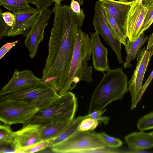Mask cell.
Returning <instances> with one entry per match:
<instances>
[{
    "label": "cell",
    "mask_w": 153,
    "mask_h": 153,
    "mask_svg": "<svg viewBox=\"0 0 153 153\" xmlns=\"http://www.w3.org/2000/svg\"><path fill=\"white\" fill-rule=\"evenodd\" d=\"M52 12L54 15L53 23L41 79L60 95L63 94L77 34L85 15L84 13L77 14L70 5H62L61 3L55 4Z\"/></svg>",
    "instance_id": "obj_1"
},
{
    "label": "cell",
    "mask_w": 153,
    "mask_h": 153,
    "mask_svg": "<svg viewBox=\"0 0 153 153\" xmlns=\"http://www.w3.org/2000/svg\"><path fill=\"white\" fill-rule=\"evenodd\" d=\"M95 88L90 103L89 113L103 110L111 102L122 99L128 91L126 74L122 68L110 70Z\"/></svg>",
    "instance_id": "obj_2"
},
{
    "label": "cell",
    "mask_w": 153,
    "mask_h": 153,
    "mask_svg": "<svg viewBox=\"0 0 153 153\" xmlns=\"http://www.w3.org/2000/svg\"><path fill=\"white\" fill-rule=\"evenodd\" d=\"M90 38L88 34L80 28L72 58L68 76L64 88L63 94L75 88L81 81H92V68L87 61L90 60L91 53Z\"/></svg>",
    "instance_id": "obj_3"
},
{
    "label": "cell",
    "mask_w": 153,
    "mask_h": 153,
    "mask_svg": "<svg viewBox=\"0 0 153 153\" xmlns=\"http://www.w3.org/2000/svg\"><path fill=\"white\" fill-rule=\"evenodd\" d=\"M77 108L74 94L68 92L59 95L49 105L39 109L29 120L23 124L42 125L51 123H71Z\"/></svg>",
    "instance_id": "obj_4"
},
{
    "label": "cell",
    "mask_w": 153,
    "mask_h": 153,
    "mask_svg": "<svg viewBox=\"0 0 153 153\" xmlns=\"http://www.w3.org/2000/svg\"><path fill=\"white\" fill-rule=\"evenodd\" d=\"M59 96L54 88L43 81L12 91L0 94V100L19 101L40 109L49 105Z\"/></svg>",
    "instance_id": "obj_5"
},
{
    "label": "cell",
    "mask_w": 153,
    "mask_h": 153,
    "mask_svg": "<svg viewBox=\"0 0 153 153\" xmlns=\"http://www.w3.org/2000/svg\"><path fill=\"white\" fill-rule=\"evenodd\" d=\"M107 147L98 133L92 131H78L69 138L50 148L54 153H91Z\"/></svg>",
    "instance_id": "obj_6"
},
{
    "label": "cell",
    "mask_w": 153,
    "mask_h": 153,
    "mask_svg": "<svg viewBox=\"0 0 153 153\" xmlns=\"http://www.w3.org/2000/svg\"><path fill=\"white\" fill-rule=\"evenodd\" d=\"M137 55V63L136 69L128 83V91L131 95V110L136 107L143 95V80L149 62L153 55V32L149 36L146 48H140Z\"/></svg>",
    "instance_id": "obj_7"
},
{
    "label": "cell",
    "mask_w": 153,
    "mask_h": 153,
    "mask_svg": "<svg viewBox=\"0 0 153 153\" xmlns=\"http://www.w3.org/2000/svg\"><path fill=\"white\" fill-rule=\"evenodd\" d=\"M39 109L22 102L10 100H0V120L10 126L22 123L30 119Z\"/></svg>",
    "instance_id": "obj_8"
},
{
    "label": "cell",
    "mask_w": 153,
    "mask_h": 153,
    "mask_svg": "<svg viewBox=\"0 0 153 153\" xmlns=\"http://www.w3.org/2000/svg\"><path fill=\"white\" fill-rule=\"evenodd\" d=\"M52 12L48 8L40 10L38 19L26 36L24 44L31 59L36 55L39 45L44 39L45 29Z\"/></svg>",
    "instance_id": "obj_9"
},
{
    "label": "cell",
    "mask_w": 153,
    "mask_h": 153,
    "mask_svg": "<svg viewBox=\"0 0 153 153\" xmlns=\"http://www.w3.org/2000/svg\"><path fill=\"white\" fill-rule=\"evenodd\" d=\"M92 24L95 31L102 36L114 52L119 63H123L121 54L122 43L113 33L104 15L102 7L98 1L95 5Z\"/></svg>",
    "instance_id": "obj_10"
},
{
    "label": "cell",
    "mask_w": 153,
    "mask_h": 153,
    "mask_svg": "<svg viewBox=\"0 0 153 153\" xmlns=\"http://www.w3.org/2000/svg\"><path fill=\"white\" fill-rule=\"evenodd\" d=\"M147 9L142 2H132L127 16L126 34L131 42L135 41L144 31L143 27Z\"/></svg>",
    "instance_id": "obj_11"
},
{
    "label": "cell",
    "mask_w": 153,
    "mask_h": 153,
    "mask_svg": "<svg viewBox=\"0 0 153 153\" xmlns=\"http://www.w3.org/2000/svg\"><path fill=\"white\" fill-rule=\"evenodd\" d=\"M39 125H23L21 129L13 132L14 140L10 147L19 153L42 141L39 132Z\"/></svg>",
    "instance_id": "obj_12"
},
{
    "label": "cell",
    "mask_w": 153,
    "mask_h": 153,
    "mask_svg": "<svg viewBox=\"0 0 153 153\" xmlns=\"http://www.w3.org/2000/svg\"><path fill=\"white\" fill-rule=\"evenodd\" d=\"M98 1L113 18L122 33L126 36V25L127 16L132 2L114 0H98Z\"/></svg>",
    "instance_id": "obj_13"
},
{
    "label": "cell",
    "mask_w": 153,
    "mask_h": 153,
    "mask_svg": "<svg viewBox=\"0 0 153 153\" xmlns=\"http://www.w3.org/2000/svg\"><path fill=\"white\" fill-rule=\"evenodd\" d=\"M93 64L96 71L103 73L110 69L107 58L108 50L102 43L98 32L90 33Z\"/></svg>",
    "instance_id": "obj_14"
},
{
    "label": "cell",
    "mask_w": 153,
    "mask_h": 153,
    "mask_svg": "<svg viewBox=\"0 0 153 153\" xmlns=\"http://www.w3.org/2000/svg\"><path fill=\"white\" fill-rule=\"evenodd\" d=\"M37 9L30 12L14 14L15 20L9 28L7 36L14 37L19 35L26 36L40 14Z\"/></svg>",
    "instance_id": "obj_15"
},
{
    "label": "cell",
    "mask_w": 153,
    "mask_h": 153,
    "mask_svg": "<svg viewBox=\"0 0 153 153\" xmlns=\"http://www.w3.org/2000/svg\"><path fill=\"white\" fill-rule=\"evenodd\" d=\"M42 81L41 78L37 77L30 70L16 69L11 79L1 89L0 94L12 91Z\"/></svg>",
    "instance_id": "obj_16"
},
{
    "label": "cell",
    "mask_w": 153,
    "mask_h": 153,
    "mask_svg": "<svg viewBox=\"0 0 153 153\" xmlns=\"http://www.w3.org/2000/svg\"><path fill=\"white\" fill-rule=\"evenodd\" d=\"M129 148L133 151H140L153 148V137L150 133L143 131L134 132L125 137Z\"/></svg>",
    "instance_id": "obj_17"
},
{
    "label": "cell",
    "mask_w": 153,
    "mask_h": 153,
    "mask_svg": "<svg viewBox=\"0 0 153 153\" xmlns=\"http://www.w3.org/2000/svg\"><path fill=\"white\" fill-rule=\"evenodd\" d=\"M71 123H55L39 125V132L42 140H49L56 137L64 131Z\"/></svg>",
    "instance_id": "obj_18"
},
{
    "label": "cell",
    "mask_w": 153,
    "mask_h": 153,
    "mask_svg": "<svg viewBox=\"0 0 153 153\" xmlns=\"http://www.w3.org/2000/svg\"><path fill=\"white\" fill-rule=\"evenodd\" d=\"M149 36H145L143 33L141 34L135 41H130L128 40L125 46L127 55L126 57L125 62L123 63V66L126 68L131 66V62L136 57L139 50L149 39Z\"/></svg>",
    "instance_id": "obj_19"
},
{
    "label": "cell",
    "mask_w": 153,
    "mask_h": 153,
    "mask_svg": "<svg viewBox=\"0 0 153 153\" xmlns=\"http://www.w3.org/2000/svg\"><path fill=\"white\" fill-rule=\"evenodd\" d=\"M87 115L79 116L73 119L68 127L57 136L49 140L48 148H51L64 141L78 131V127L81 122L88 118Z\"/></svg>",
    "instance_id": "obj_20"
},
{
    "label": "cell",
    "mask_w": 153,
    "mask_h": 153,
    "mask_svg": "<svg viewBox=\"0 0 153 153\" xmlns=\"http://www.w3.org/2000/svg\"><path fill=\"white\" fill-rule=\"evenodd\" d=\"M0 5L11 11L14 14L36 10L25 0H0Z\"/></svg>",
    "instance_id": "obj_21"
},
{
    "label": "cell",
    "mask_w": 153,
    "mask_h": 153,
    "mask_svg": "<svg viewBox=\"0 0 153 153\" xmlns=\"http://www.w3.org/2000/svg\"><path fill=\"white\" fill-rule=\"evenodd\" d=\"M101 7L104 15L113 33L125 46L128 39V38L122 33L113 18L104 8Z\"/></svg>",
    "instance_id": "obj_22"
},
{
    "label": "cell",
    "mask_w": 153,
    "mask_h": 153,
    "mask_svg": "<svg viewBox=\"0 0 153 153\" xmlns=\"http://www.w3.org/2000/svg\"><path fill=\"white\" fill-rule=\"evenodd\" d=\"M14 140L13 132L10 126L4 124L0 126V145H10Z\"/></svg>",
    "instance_id": "obj_23"
},
{
    "label": "cell",
    "mask_w": 153,
    "mask_h": 153,
    "mask_svg": "<svg viewBox=\"0 0 153 153\" xmlns=\"http://www.w3.org/2000/svg\"><path fill=\"white\" fill-rule=\"evenodd\" d=\"M137 128L140 131L153 129V111L140 119L137 124Z\"/></svg>",
    "instance_id": "obj_24"
},
{
    "label": "cell",
    "mask_w": 153,
    "mask_h": 153,
    "mask_svg": "<svg viewBox=\"0 0 153 153\" xmlns=\"http://www.w3.org/2000/svg\"><path fill=\"white\" fill-rule=\"evenodd\" d=\"M98 135L107 147L117 148L123 144V142L120 140L108 135L104 132L98 133Z\"/></svg>",
    "instance_id": "obj_25"
},
{
    "label": "cell",
    "mask_w": 153,
    "mask_h": 153,
    "mask_svg": "<svg viewBox=\"0 0 153 153\" xmlns=\"http://www.w3.org/2000/svg\"><path fill=\"white\" fill-rule=\"evenodd\" d=\"M145 6L147 9L143 27L144 31L153 23V0H147Z\"/></svg>",
    "instance_id": "obj_26"
},
{
    "label": "cell",
    "mask_w": 153,
    "mask_h": 153,
    "mask_svg": "<svg viewBox=\"0 0 153 153\" xmlns=\"http://www.w3.org/2000/svg\"><path fill=\"white\" fill-rule=\"evenodd\" d=\"M98 122L91 118L88 117L83 119L80 123L78 128L81 131H92L98 125Z\"/></svg>",
    "instance_id": "obj_27"
},
{
    "label": "cell",
    "mask_w": 153,
    "mask_h": 153,
    "mask_svg": "<svg viewBox=\"0 0 153 153\" xmlns=\"http://www.w3.org/2000/svg\"><path fill=\"white\" fill-rule=\"evenodd\" d=\"M49 144V140L42 141L29 148L20 151L19 153H33L37 152L48 148Z\"/></svg>",
    "instance_id": "obj_28"
},
{
    "label": "cell",
    "mask_w": 153,
    "mask_h": 153,
    "mask_svg": "<svg viewBox=\"0 0 153 153\" xmlns=\"http://www.w3.org/2000/svg\"><path fill=\"white\" fill-rule=\"evenodd\" d=\"M106 111V109L96 110L89 113L87 116L88 117L91 118L98 122H102L105 125H106L109 122V118L107 117L102 116Z\"/></svg>",
    "instance_id": "obj_29"
},
{
    "label": "cell",
    "mask_w": 153,
    "mask_h": 153,
    "mask_svg": "<svg viewBox=\"0 0 153 153\" xmlns=\"http://www.w3.org/2000/svg\"><path fill=\"white\" fill-rule=\"evenodd\" d=\"M3 11L0 9V39H1L7 36L8 30L10 27L5 22L2 16Z\"/></svg>",
    "instance_id": "obj_30"
},
{
    "label": "cell",
    "mask_w": 153,
    "mask_h": 153,
    "mask_svg": "<svg viewBox=\"0 0 153 153\" xmlns=\"http://www.w3.org/2000/svg\"><path fill=\"white\" fill-rule=\"evenodd\" d=\"M17 40L12 42H8L4 44L0 48V59L4 57L19 41Z\"/></svg>",
    "instance_id": "obj_31"
},
{
    "label": "cell",
    "mask_w": 153,
    "mask_h": 153,
    "mask_svg": "<svg viewBox=\"0 0 153 153\" xmlns=\"http://www.w3.org/2000/svg\"><path fill=\"white\" fill-rule=\"evenodd\" d=\"M3 12L2 16L4 20L8 26L10 27H12L15 21V15L10 12Z\"/></svg>",
    "instance_id": "obj_32"
},
{
    "label": "cell",
    "mask_w": 153,
    "mask_h": 153,
    "mask_svg": "<svg viewBox=\"0 0 153 153\" xmlns=\"http://www.w3.org/2000/svg\"><path fill=\"white\" fill-rule=\"evenodd\" d=\"M52 4L51 0H38L35 6L37 9L40 10L48 8Z\"/></svg>",
    "instance_id": "obj_33"
},
{
    "label": "cell",
    "mask_w": 153,
    "mask_h": 153,
    "mask_svg": "<svg viewBox=\"0 0 153 153\" xmlns=\"http://www.w3.org/2000/svg\"><path fill=\"white\" fill-rule=\"evenodd\" d=\"M70 6L73 11L76 14H80L84 13L83 10L80 8V4L78 1L72 0Z\"/></svg>",
    "instance_id": "obj_34"
},
{
    "label": "cell",
    "mask_w": 153,
    "mask_h": 153,
    "mask_svg": "<svg viewBox=\"0 0 153 153\" xmlns=\"http://www.w3.org/2000/svg\"><path fill=\"white\" fill-rule=\"evenodd\" d=\"M6 145H0V152L1 153H15V152L12 148H10Z\"/></svg>",
    "instance_id": "obj_35"
},
{
    "label": "cell",
    "mask_w": 153,
    "mask_h": 153,
    "mask_svg": "<svg viewBox=\"0 0 153 153\" xmlns=\"http://www.w3.org/2000/svg\"><path fill=\"white\" fill-rule=\"evenodd\" d=\"M147 0H126L125 2H133L136 1H139L142 2L143 5L145 6Z\"/></svg>",
    "instance_id": "obj_36"
},
{
    "label": "cell",
    "mask_w": 153,
    "mask_h": 153,
    "mask_svg": "<svg viewBox=\"0 0 153 153\" xmlns=\"http://www.w3.org/2000/svg\"><path fill=\"white\" fill-rule=\"evenodd\" d=\"M29 4H36L38 0H25Z\"/></svg>",
    "instance_id": "obj_37"
},
{
    "label": "cell",
    "mask_w": 153,
    "mask_h": 153,
    "mask_svg": "<svg viewBox=\"0 0 153 153\" xmlns=\"http://www.w3.org/2000/svg\"><path fill=\"white\" fill-rule=\"evenodd\" d=\"M51 2L53 3V2L55 3V4L56 5H59L61 4L62 1L64 0H51Z\"/></svg>",
    "instance_id": "obj_38"
},
{
    "label": "cell",
    "mask_w": 153,
    "mask_h": 153,
    "mask_svg": "<svg viewBox=\"0 0 153 153\" xmlns=\"http://www.w3.org/2000/svg\"><path fill=\"white\" fill-rule=\"evenodd\" d=\"M150 134H151V135H152V136L153 137V131H152V132H150Z\"/></svg>",
    "instance_id": "obj_39"
},
{
    "label": "cell",
    "mask_w": 153,
    "mask_h": 153,
    "mask_svg": "<svg viewBox=\"0 0 153 153\" xmlns=\"http://www.w3.org/2000/svg\"><path fill=\"white\" fill-rule=\"evenodd\" d=\"M119 1H121L125 2L126 0H118Z\"/></svg>",
    "instance_id": "obj_40"
}]
</instances>
